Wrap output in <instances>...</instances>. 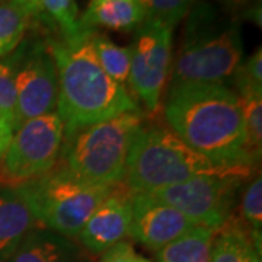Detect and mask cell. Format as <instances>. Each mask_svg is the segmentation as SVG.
<instances>
[{
	"mask_svg": "<svg viewBox=\"0 0 262 262\" xmlns=\"http://www.w3.org/2000/svg\"><path fill=\"white\" fill-rule=\"evenodd\" d=\"M259 253L252 233L230 217L215 232L210 262H261Z\"/></svg>",
	"mask_w": 262,
	"mask_h": 262,
	"instance_id": "cell-17",
	"label": "cell"
},
{
	"mask_svg": "<svg viewBox=\"0 0 262 262\" xmlns=\"http://www.w3.org/2000/svg\"><path fill=\"white\" fill-rule=\"evenodd\" d=\"M99 262H150L147 258L137 253V251L127 242L114 245L108 251L102 253Z\"/></svg>",
	"mask_w": 262,
	"mask_h": 262,
	"instance_id": "cell-27",
	"label": "cell"
},
{
	"mask_svg": "<svg viewBox=\"0 0 262 262\" xmlns=\"http://www.w3.org/2000/svg\"><path fill=\"white\" fill-rule=\"evenodd\" d=\"M131 192L124 184L111 189L94 213L88 219L82 232L77 234L79 242L92 255H102L114 245L128 236L131 223Z\"/></svg>",
	"mask_w": 262,
	"mask_h": 262,
	"instance_id": "cell-12",
	"label": "cell"
},
{
	"mask_svg": "<svg viewBox=\"0 0 262 262\" xmlns=\"http://www.w3.org/2000/svg\"><path fill=\"white\" fill-rule=\"evenodd\" d=\"M165 117L170 130L207 159L255 169L246 150L242 102L227 84L170 86Z\"/></svg>",
	"mask_w": 262,
	"mask_h": 262,
	"instance_id": "cell-1",
	"label": "cell"
},
{
	"mask_svg": "<svg viewBox=\"0 0 262 262\" xmlns=\"http://www.w3.org/2000/svg\"><path fill=\"white\" fill-rule=\"evenodd\" d=\"M242 181L237 177L200 175L149 194L177 208L195 226L217 232L232 217L236 191Z\"/></svg>",
	"mask_w": 262,
	"mask_h": 262,
	"instance_id": "cell-10",
	"label": "cell"
},
{
	"mask_svg": "<svg viewBox=\"0 0 262 262\" xmlns=\"http://www.w3.org/2000/svg\"><path fill=\"white\" fill-rule=\"evenodd\" d=\"M92 44L103 72L115 82L125 84L130 75L131 47H121L98 31H95Z\"/></svg>",
	"mask_w": 262,
	"mask_h": 262,
	"instance_id": "cell-19",
	"label": "cell"
},
{
	"mask_svg": "<svg viewBox=\"0 0 262 262\" xmlns=\"http://www.w3.org/2000/svg\"><path fill=\"white\" fill-rule=\"evenodd\" d=\"M95 29H82L72 37L46 34L58 76L57 113L64 134L106 121L125 113L140 111L125 84L103 72L95 54Z\"/></svg>",
	"mask_w": 262,
	"mask_h": 262,
	"instance_id": "cell-2",
	"label": "cell"
},
{
	"mask_svg": "<svg viewBox=\"0 0 262 262\" xmlns=\"http://www.w3.org/2000/svg\"><path fill=\"white\" fill-rule=\"evenodd\" d=\"M244 60V41L237 19L208 2L192 5L172 60L169 88L178 84L222 83L232 79Z\"/></svg>",
	"mask_w": 262,
	"mask_h": 262,
	"instance_id": "cell-3",
	"label": "cell"
},
{
	"mask_svg": "<svg viewBox=\"0 0 262 262\" xmlns=\"http://www.w3.org/2000/svg\"><path fill=\"white\" fill-rule=\"evenodd\" d=\"M131 208L128 236L156 252L195 227L177 208L156 200L149 192L133 194Z\"/></svg>",
	"mask_w": 262,
	"mask_h": 262,
	"instance_id": "cell-11",
	"label": "cell"
},
{
	"mask_svg": "<svg viewBox=\"0 0 262 262\" xmlns=\"http://www.w3.org/2000/svg\"><path fill=\"white\" fill-rule=\"evenodd\" d=\"M146 18L156 19L175 28L188 15L195 0H137Z\"/></svg>",
	"mask_w": 262,
	"mask_h": 262,
	"instance_id": "cell-22",
	"label": "cell"
},
{
	"mask_svg": "<svg viewBox=\"0 0 262 262\" xmlns=\"http://www.w3.org/2000/svg\"><path fill=\"white\" fill-rule=\"evenodd\" d=\"M57 31L44 13H38L19 0H0V58L12 54L27 32Z\"/></svg>",
	"mask_w": 262,
	"mask_h": 262,
	"instance_id": "cell-14",
	"label": "cell"
},
{
	"mask_svg": "<svg viewBox=\"0 0 262 262\" xmlns=\"http://www.w3.org/2000/svg\"><path fill=\"white\" fill-rule=\"evenodd\" d=\"M44 15L61 37L79 34V9L76 0H39Z\"/></svg>",
	"mask_w": 262,
	"mask_h": 262,
	"instance_id": "cell-21",
	"label": "cell"
},
{
	"mask_svg": "<svg viewBox=\"0 0 262 262\" xmlns=\"http://www.w3.org/2000/svg\"><path fill=\"white\" fill-rule=\"evenodd\" d=\"M237 96L262 94V50L258 48L252 56L237 66L232 76Z\"/></svg>",
	"mask_w": 262,
	"mask_h": 262,
	"instance_id": "cell-23",
	"label": "cell"
},
{
	"mask_svg": "<svg viewBox=\"0 0 262 262\" xmlns=\"http://www.w3.org/2000/svg\"><path fill=\"white\" fill-rule=\"evenodd\" d=\"M215 2H219L223 6L225 13L237 19L239 22L245 19L261 25V0H215Z\"/></svg>",
	"mask_w": 262,
	"mask_h": 262,
	"instance_id": "cell-26",
	"label": "cell"
},
{
	"mask_svg": "<svg viewBox=\"0 0 262 262\" xmlns=\"http://www.w3.org/2000/svg\"><path fill=\"white\" fill-rule=\"evenodd\" d=\"M146 20V13L137 0H91L79 18L82 29L106 28L131 32Z\"/></svg>",
	"mask_w": 262,
	"mask_h": 262,
	"instance_id": "cell-16",
	"label": "cell"
},
{
	"mask_svg": "<svg viewBox=\"0 0 262 262\" xmlns=\"http://www.w3.org/2000/svg\"><path fill=\"white\" fill-rule=\"evenodd\" d=\"M15 131V118L0 110V162Z\"/></svg>",
	"mask_w": 262,
	"mask_h": 262,
	"instance_id": "cell-28",
	"label": "cell"
},
{
	"mask_svg": "<svg viewBox=\"0 0 262 262\" xmlns=\"http://www.w3.org/2000/svg\"><path fill=\"white\" fill-rule=\"evenodd\" d=\"M64 124L57 111L24 122L15 130L0 162V185L18 188L57 165Z\"/></svg>",
	"mask_w": 262,
	"mask_h": 262,
	"instance_id": "cell-7",
	"label": "cell"
},
{
	"mask_svg": "<svg viewBox=\"0 0 262 262\" xmlns=\"http://www.w3.org/2000/svg\"><path fill=\"white\" fill-rule=\"evenodd\" d=\"M38 226L15 188L0 185V262H8L20 241Z\"/></svg>",
	"mask_w": 262,
	"mask_h": 262,
	"instance_id": "cell-15",
	"label": "cell"
},
{
	"mask_svg": "<svg viewBox=\"0 0 262 262\" xmlns=\"http://www.w3.org/2000/svg\"><path fill=\"white\" fill-rule=\"evenodd\" d=\"M10 58L15 66L16 130L24 122L56 111L58 76L46 34L39 31H31V35L19 44Z\"/></svg>",
	"mask_w": 262,
	"mask_h": 262,
	"instance_id": "cell-8",
	"label": "cell"
},
{
	"mask_svg": "<svg viewBox=\"0 0 262 262\" xmlns=\"http://www.w3.org/2000/svg\"><path fill=\"white\" fill-rule=\"evenodd\" d=\"M143 122L144 117L140 110L67 133L60 163L88 184L120 185L131 143Z\"/></svg>",
	"mask_w": 262,
	"mask_h": 262,
	"instance_id": "cell-5",
	"label": "cell"
},
{
	"mask_svg": "<svg viewBox=\"0 0 262 262\" xmlns=\"http://www.w3.org/2000/svg\"><path fill=\"white\" fill-rule=\"evenodd\" d=\"M113 188L88 184L58 163L15 189L38 225L72 239L82 232L88 219Z\"/></svg>",
	"mask_w": 262,
	"mask_h": 262,
	"instance_id": "cell-6",
	"label": "cell"
},
{
	"mask_svg": "<svg viewBox=\"0 0 262 262\" xmlns=\"http://www.w3.org/2000/svg\"><path fill=\"white\" fill-rule=\"evenodd\" d=\"M242 215L251 232L261 234L262 227V178L256 175L246 187L242 198Z\"/></svg>",
	"mask_w": 262,
	"mask_h": 262,
	"instance_id": "cell-24",
	"label": "cell"
},
{
	"mask_svg": "<svg viewBox=\"0 0 262 262\" xmlns=\"http://www.w3.org/2000/svg\"><path fill=\"white\" fill-rule=\"evenodd\" d=\"M131 47L128 83L150 114L159 110L160 96L170 75L173 60V28L156 19L136 29Z\"/></svg>",
	"mask_w": 262,
	"mask_h": 262,
	"instance_id": "cell-9",
	"label": "cell"
},
{
	"mask_svg": "<svg viewBox=\"0 0 262 262\" xmlns=\"http://www.w3.org/2000/svg\"><path fill=\"white\" fill-rule=\"evenodd\" d=\"M215 230L195 226L156 252L158 262H210Z\"/></svg>",
	"mask_w": 262,
	"mask_h": 262,
	"instance_id": "cell-18",
	"label": "cell"
},
{
	"mask_svg": "<svg viewBox=\"0 0 262 262\" xmlns=\"http://www.w3.org/2000/svg\"><path fill=\"white\" fill-rule=\"evenodd\" d=\"M19 2H24L25 5H28L31 9H34L38 13H44V10L41 8V3L39 0H19Z\"/></svg>",
	"mask_w": 262,
	"mask_h": 262,
	"instance_id": "cell-29",
	"label": "cell"
},
{
	"mask_svg": "<svg viewBox=\"0 0 262 262\" xmlns=\"http://www.w3.org/2000/svg\"><path fill=\"white\" fill-rule=\"evenodd\" d=\"M8 262H89L77 245L44 226L31 229Z\"/></svg>",
	"mask_w": 262,
	"mask_h": 262,
	"instance_id": "cell-13",
	"label": "cell"
},
{
	"mask_svg": "<svg viewBox=\"0 0 262 262\" xmlns=\"http://www.w3.org/2000/svg\"><path fill=\"white\" fill-rule=\"evenodd\" d=\"M0 110L15 118L16 110V86H15V66L12 58L0 60Z\"/></svg>",
	"mask_w": 262,
	"mask_h": 262,
	"instance_id": "cell-25",
	"label": "cell"
},
{
	"mask_svg": "<svg viewBox=\"0 0 262 262\" xmlns=\"http://www.w3.org/2000/svg\"><path fill=\"white\" fill-rule=\"evenodd\" d=\"M253 169L226 166L189 147L163 125H143L131 143L122 184L133 194L153 192L200 175L248 178Z\"/></svg>",
	"mask_w": 262,
	"mask_h": 262,
	"instance_id": "cell-4",
	"label": "cell"
},
{
	"mask_svg": "<svg viewBox=\"0 0 262 262\" xmlns=\"http://www.w3.org/2000/svg\"><path fill=\"white\" fill-rule=\"evenodd\" d=\"M239 99L244 111L248 156L256 165L262 151V94L242 95Z\"/></svg>",
	"mask_w": 262,
	"mask_h": 262,
	"instance_id": "cell-20",
	"label": "cell"
}]
</instances>
